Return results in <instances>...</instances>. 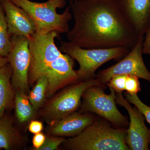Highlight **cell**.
Listing matches in <instances>:
<instances>
[{
    "label": "cell",
    "mask_w": 150,
    "mask_h": 150,
    "mask_svg": "<svg viewBox=\"0 0 150 150\" xmlns=\"http://www.w3.org/2000/svg\"><path fill=\"white\" fill-rule=\"evenodd\" d=\"M11 40V48L7 58L12 69V84L15 91L28 96L31 59L29 40L24 36L12 35Z\"/></svg>",
    "instance_id": "8"
},
{
    "label": "cell",
    "mask_w": 150,
    "mask_h": 150,
    "mask_svg": "<svg viewBox=\"0 0 150 150\" xmlns=\"http://www.w3.org/2000/svg\"><path fill=\"white\" fill-rule=\"evenodd\" d=\"M127 75H118L110 79L106 85L115 91L116 93H122L125 90V86Z\"/></svg>",
    "instance_id": "21"
},
{
    "label": "cell",
    "mask_w": 150,
    "mask_h": 150,
    "mask_svg": "<svg viewBox=\"0 0 150 150\" xmlns=\"http://www.w3.org/2000/svg\"><path fill=\"white\" fill-rule=\"evenodd\" d=\"M60 50L78 62L79 68L76 71L79 79L86 81L95 78L96 70L105 63L123 58L131 49L123 46L86 49L69 41H62Z\"/></svg>",
    "instance_id": "4"
},
{
    "label": "cell",
    "mask_w": 150,
    "mask_h": 150,
    "mask_svg": "<svg viewBox=\"0 0 150 150\" xmlns=\"http://www.w3.org/2000/svg\"><path fill=\"white\" fill-rule=\"evenodd\" d=\"M149 146H150V142H149Z\"/></svg>",
    "instance_id": "28"
},
{
    "label": "cell",
    "mask_w": 150,
    "mask_h": 150,
    "mask_svg": "<svg viewBox=\"0 0 150 150\" xmlns=\"http://www.w3.org/2000/svg\"><path fill=\"white\" fill-rule=\"evenodd\" d=\"M103 85L97 78L82 81L65 89L46 105L43 116L51 124L75 112L81 105L84 92L90 87Z\"/></svg>",
    "instance_id": "7"
},
{
    "label": "cell",
    "mask_w": 150,
    "mask_h": 150,
    "mask_svg": "<svg viewBox=\"0 0 150 150\" xmlns=\"http://www.w3.org/2000/svg\"><path fill=\"white\" fill-rule=\"evenodd\" d=\"M8 63L7 57L0 56V69Z\"/></svg>",
    "instance_id": "27"
},
{
    "label": "cell",
    "mask_w": 150,
    "mask_h": 150,
    "mask_svg": "<svg viewBox=\"0 0 150 150\" xmlns=\"http://www.w3.org/2000/svg\"><path fill=\"white\" fill-rule=\"evenodd\" d=\"M126 130L96 118L80 134L66 140L64 145L73 150H129L126 143Z\"/></svg>",
    "instance_id": "2"
},
{
    "label": "cell",
    "mask_w": 150,
    "mask_h": 150,
    "mask_svg": "<svg viewBox=\"0 0 150 150\" xmlns=\"http://www.w3.org/2000/svg\"><path fill=\"white\" fill-rule=\"evenodd\" d=\"M144 38L140 37L134 48L118 63L96 74V78L103 85H106L114 76L123 74L134 75L150 82V71L146 67L143 58Z\"/></svg>",
    "instance_id": "9"
},
{
    "label": "cell",
    "mask_w": 150,
    "mask_h": 150,
    "mask_svg": "<svg viewBox=\"0 0 150 150\" xmlns=\"http://www.w3.org/2000/svg\"><path fill=\"white\" fill-rule=\"evenodd\" d=\"M46 136L43 133L35 134L33 138L32 143L34 149L38 150L44 144L46 139Z\"/></svg>",
    "instance_id": "24"
},
{
    "label": "cell",
    "mask_w": 150,
    "mask_h": 150,
    "mask_svg": "<svg viewBox=\"0 0 150 150\" xmlns=\"http://www.w3.org/2000/svg\"><path fill=\"white\" fill-rule=\"evenodd\" d=\"M139 78L132 75H127L125 86L126 92L131 94H137L141 91Z\"/></svg>",
    "instance_id": "23"
},
{
    "label": "cell",
    "mask_w": 150,
    "mask_h": 150,
    "mask_svg": "<svg viewBox=\"0 0 150 150\" xmlns=\"http://www.w3.org/2000/svg\"><path fill=\"white\" fill-rule=\"evenodd\" d=\"M11 1L29 15L35 24L36 34L44 35L55 31L60 34L69 31V22L72 18L69 6L63 13H57V9L66 6V0H48L43 3L30 0Z\"/></svg>",
    "instance_id": "3"
},
{
    "label": "cell",
    "mask_w": 150,
    "mask_h": 150,
    "mask_svg": "<svg viewBox=\"0 0 150 150\" xmlns=\"http://www.w3.org/2000/svg\"><path fill=\"white\" fill-rule=\"evenodd\" d=\"M12 69L8 63L0 69V119L14 103L15 91L11 83Z\"/></svg>",
    "instance_id": "15"
},
{
    "label": "cell",
    "mask_w": 150,
    "mask_h": 150,
    "mask_svg": "<svg viewBox=\"0 0 150 150\" xmlns=\"http://www.w3.org/2000/svg\"><path fill=\"white\" fill-rule=\"evenodd\" d=\"M126 100L130 103L134 105L144 115L145 119L150 124V107L142 102L137 94H131L126 92L125 93Z\"/></svg>",
    "instance_id": "20"
},
{
    "label": "cell",
    "mask_w": 150,
    "mask_h": 150,
    "mask_svg": "<svg viewBox=\"0 0 150 150\" xmlns=\"http://www.w3.org/2000/svg\"><path fill=\"white\" fill-rule=\"evenodd\" d=\"M108 88L110 92L109 94L105 93V86H93L87 89L82 98V111L96 114L115 127L126 128L129 124L128 119L117 108L116 92Z\"/></svg>",
    "instance_id": "5"
},
{
    "label": "cell",
    "mask_w": 150,
    "mask_h": 150,
    "mask_svg": "<svg viewBox=\"0 0 150 150\" xmlns=\"http://www.w3.org/2000/svg\"><path fill=\"white\" fill-rule=\"evenodd\" d=\"M14 105L17 119L20 123H24L31 119L35 112L28 96L15 91Z\"/></svg>",
    "instance_id": "17"
},
{
    "label": "cell",
    "mask_w": 150,
    "mask_h": 150,
    "mask_svg": "<svg viewBox=\"0 0 150 150\" xmlns=\"http://www.w3.org/2000/svg\"><path fill=\"white\" fill-rule=\"evenodd\" d=\"M11 46L5 14L0 3V56L7 57Z\"/></svg>",
    "instance_id": "19"
},
{
    "label": "cell",
    "mask_w": 150,
    "mask_h": 150,
    "mask_svg": "<svg viewBox=\"0 0 150 150\" xmlns=\"http://www.w3.org/2000/svg\"><path fill=\"white\" fill-rule=\"evenodd\" d=\"M60 37V34L52 31L44 35L36 33L28 39L31 57L28 77L31 83L43 76L63 54L55 43V38Z\"/></svg>",
    "instance_id": "6"
},
{
    "label": "cell",
    "mask_w": 150,
    "mask_h": 150,
    "mask_svg": "<svg viewBox=\"0 0 150 150\" xmlns=\"http://www.w3.org/2000/svg\"><path fill=\"white\" fill-rule=\"evenodd\" d=\"M116 94L115 102L127 110L130 118L126 137V143L129 150H149L150 129L145 124L144 115L136 106H131L123 98L122 93Z\"/></svg>",
    "instance_id": "10"
},
{
    "label": "cell",
    "mask_w": 150,
    "mask_h": 150,
    "mask_svg": "<svg viewBox=\"0 0 150 150\" xmlns=\"http://www.w3.org/2000/svg\"><path fill=\"white\" fill-rule=\"evenodd\" d=\"M0 3L5 14L10 36H23L29 39L35 35V24L25 11L11 0H0Z\"/></svg>",
    "instance_id": "11"
},
{
    "label": "cell",
    "mask_w": 150,
    "mask_h": 150,
    "mask_svg": "<svg viewBox=\"0 0 150 150\" xmlns=\"http://www.w3.org/2000/svg\"><path fill=\"white\" fill-rule=\"evenodd\" d=\"M120 8L139 37L150 28V0H118Z\"/></svg>",
    "instance_id": "13"
},
{
    "label": "cell",
    "mask_w": 150,
    "mask_h": 150,
    "mask_svg": "<svg viewBox=\"0 0 150 150\" xmlns=\"http://www.w3.org/2000/svg\"><path fill=\"white\" fill-rule=\"evenodd\" d=\"M36 82V84L28 96L35 112L42 106L45 100L48 88V79L46 76H43L38 78Z\"/></svg>",
    "instance_id": "18"
},
{
    "label": "cell",
    "mask_w": 150,
    "mask_h": 150,
    "mask_svg": "<svg viewBox=\"0 0 150 150\" xmlns=\"http://www.w3.org/2000/svg\"><path fill=\"white\" fill-rule=\"evenodd\" d=\"M143 43L142 52L143 54H146L150 56V28L146 32Z\"/></svg>",
    "instance_id": "26"
},
{
    "label": "cell",
    "mask_w": 150,
    "mask_h": 150,
    "mask_svg": "<svg viewBox=\"0 0 150 150\" xmlns=\"http://www.w3.org/2000/svg\"><path fill=\"white\" fill-rule=\"evenodd\" d=\"M74 19L69 42L86 49L123 46L132 49L139 37L118 0H69Z\"/></svg>",
    "instance_id": "1"
},
{
    "label": "cell",
    "mask_w": 150,
    "mask_h": 150,
    "mask_svg": "<svg viewBox=\"0 0 150 150\" xmlns=\"http://www.w3.org/2000/svg\"><path fill=\"white\" fill-rule=\"evenodd\" d=\"M20 136L13 125V121L5 115L0 119V149L13 150L20 142Z\"/></svg>",
    "instance_id": "16"
},
{
    "label": "cell",
    "mask_w": 150,
    "mask_h": 150,
    "mask_svg": "<svg viewBox=\"0 0 150 150\" xmlns=\"http://www.w3.org/2000/svg\"><path fill=\"white\" fill-rule=\"evenodd\" d=\"M28 130L33 134H37L41 132L43 129V125L41 121L33 120L30 121L28 126Z\"/></svg>",
    "instance_id": "25"
},
{
    "label": "cell",
    "mask_w": 150,
    "mask_h": 150,
    "mask_svg": "<svg viewBox=\"0 0 150 150\" xmlns=\"http://www.w3.org/2000/svg\"><path fill=\"white\" fill-rule=\"evenodd\" d=\"M96 119L94 115L88 112H74L51 124L48 129L51 136L74 137L80 134Z\"/></svg>",
    "instance_id": "14"
},
{
    "label": "cell",
    "mask_w": 150,
    "mask_h": 150,
    "mask_svg": "<svg viewBox=\"0 0 150 150\" xmlns=\"http://www.w3.org/2000/svg\"><path fill=\"white\" fill-rule=\"evenodd\" d=\"M75 60L64 54L58 62L46 71L48 79L47 95L51 96L60 88L79 80L76 71L74 70Z\"/></svg>",
    "instance_id": "12"
},
{
    "label": "cell",
    "mask_w": 150,
    "mask_h": 150,
    "mask_svg": "<svg viewBox=\"0 0 150 150\" xmlns=\"http://www.w3.org/2000/svg\"><path fill=\"white\" fill-rule=\"evenodd\" d=\"M63 137L48 136L46 137L44 144L38 150H54L66 141Z\"/></svg>",
    "instance_id": "22"
}]
</instances>
